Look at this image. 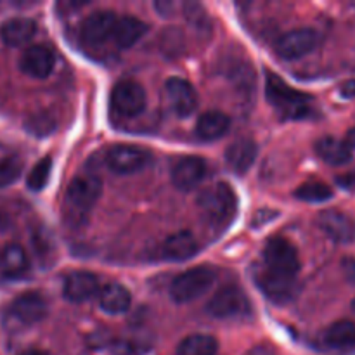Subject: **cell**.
<instances>
[{"instance_id":"obj_1","label":"cell","mask_w":355,"mask_h":355,"mask_svg":"<svg viewBox=\"0 0 355 355\" xmlns=\"http://www.w3.org/2000/svg\"><path fill=\"white\" fill-rule=\"evenodd\" d=\"M198 207L208 224L217 229H224L238 214V198L229 184L218 182L200 194Z\"/></svg>"},{"instance_id":"obj_2","label":"cell","mask_w":355,"mask_h":355,"mask_svg":"<svg viewBox=\"0 0 355 355\" xmlns=\"http://www.w3.org/2000/svg\"><path fill=\"white\" fill-rule=\"evenodd\" d=\"M267 99L286 118H305L311 113V97L288 87L279 76L267 75Z\"/></svg>"},{"instance_id":"obj_3","label":"cell","mask_w":355,"mask_h":355,"mask_svg":"<svg viewBox=\"0 0 355 355\" xmlns=\"http://www.w3.org/2000/svg\"><path fill=\"white\" fill-rule=\"evenodd\" d=\"M215 281V272L210 267H194L179 274L170 284V297L177 304H187L207 293Z\"/></svg>"},{"instance_id":"obj_4","label":"cell","mask_w":355,"mask_h":355,"mask_svg":"<svg viewBox=\"0 0 355 355\" xmlns=\"http://www.w3.org/2000/svg\"><path fill=\"white\" fill-rule=\"evenodd\" d=\"M101 193H103V184L96 175H78L69 182L66 191V203L76 217H82L96 205Z\"/></svg>"},{"instance_id":"obj_5","label":"cell","mask_w":355,"mask_h":355,"mask_svg":"<svg viewBox=\"0 0 355 355\" xmlns=\"http://www.w3.org/2000/svg\"><path fill=\"white\" fill-rule=\"evenodd\" d=\"M153 155L144 148L132 144H116L110 148L106 155V163L114 173L128 175L144 170L151 163Z\"/></svg>"},{"instance_id":"obj_6","label":"cell","mask_w":355,"mask_h":355,"mask_svg":"<svg viewBox=\"0 0 355 355\" xmlns=\"http://www.w3.org/2000/svg\"><path fill=\"white\" fill-rule=\"evenodd\" d=\"M207 311L215 319H234L248 314L250 302L236 286H224L210 298Z\"/></svg>"},{"instance_id":"obj_7","label":"cell","mask_w":355,"mask_h":355,"mask_svg":"<svg viewBox=\"0 0 355 355\" xmlns=\"http://www.w3.org/2000/svg\"><path fill=\"white\" fill-rule=\"evenodd\" d=\"M263 259H266L267 269L281 274V276L295 277L300 270V260H298L297 250L283 238H274L267 243Z\"/></svg>"},{"instance_id":"obj_8","label":"cell","mask_w":355,"mask_h":355,"mask_svg":"<svg viewBox=\"0 0 355 355\" xmlns=\"http://www.w3.org/2000/svg\"><path fill=\"white\" fill-rule=\"evenodd\" d=\"M111 107L123 118L137 116L146 107V90L141 83L130 80L116 83L111 90Z\"/></svg>"},{"instance_id":"obj_9","label":"cell","mask_w":355,"mask_h":355,"mask_svg":"<svg viewBox=\"0 0 355 355\" xmlns=\"http://www.w3.org/2000/svg\"><path fill=\"white\" fill-rule=\"evenodd\" d=\"M319 44V35L312 28H298L288 31L276 42L277 54L288 61H295L314 51Z\"/></svg>"},{"instance_id":"obj_10","label":"cell","mask_w":355,"mask_h":355,"mask_svg":"<svg viewBox=\"0 0 355 355\" xmlns=\"http://www.w3.org/2000/svg\"><path fill=\"white\" fill-rule=\"evenodd\" d=\"M165 96L173 113L180 118L193 114L198 107V94L187 80L172 76L165 83Z\"/></svg>"},{"instance_id":"obj_11","label":"cell","mask_w":355,"mask_h":355,"mask_svg":"<svg viewBox=\"0 0 355 355\" xmlns=\"http://www.w3.org/2000/svg\"><path fill=\"white\" fill-rule=\"evenodd\" d=\"M55 66L54 52L44 45H31L23 52L19 61V68L24 75L31 78L44 80L52 73Z\"/></svg>"},{"instance_id":"obj_12","label":"cell","mask_w":355,"mask_h":355,"mask_svg":"<svg viewBox=\"0 0 355 355\" xmlns=\"http://www.w3.org/2000/svg\"><path fill=\"white\" fill-rule=\"evenodd\" d=\"M10 314L23 324H37L47 315V302L37 291H28L14 298L10 304Z\"/></svg>"},{"instance_id":"obj_13","label":"cell","mask_w":355,"mask_h":355,"mask_svg":"<svg viewBox=\"0 0 355 355\" xmlns=\"http://www.w3.org/2000/svg\"><path fill=\"white\" fill-rule=\"evenodd\" d=\"M319 227L328 238L336 243H352L355 239V224L349 215L338 210H324L318 217Z\"/></svg>"},{"instance_id":"obj_14","label":"cell","mask_w":355,"mask_h":355,"mask_svg":"<svg viewBox=\"0 0 355 355\" xmlns=\"http://www.w3.org/2000/svg\"><path fill=\"white\" fill-rule=\"evenodd\" d=\"M255 281L260 290L267 295L276 304H284L295 295V277L281 276V274L272 272L266 267L255 274Z\"/></svg>"},{"instance_id":"obj_15","label":"cell","mask_w":355,"mask_h":355,"mask_svg":"<svg viewBox=\"0 0 355 355\" xmlns=\"http://www.w3.org/2000/svg\"><path fill=\"white\" fill-rule=\"evenodd\" d=\"M207 175V163L198 156H186L175 163L172 170V182L180 191H193Z\"/></svg>"},{"instance_id":"obj_16","label":"cell","mask_w":355,"mask_h":355,"mask_svg":"<svg viewBox=\"0 0 355 355\" xmlns=\"http://www.w3.org/2000/svg\"><path fill=\"white\" fill-rule=\"evenodd\" d=\"M116 14L111 10H97L90 14L82 24V37L87 44L101 45L113 37L114 26H116Z\"/></svg>"},{"instance_id":"obj_17","label":"cell","mask_w":355,"mask_h":355,"mask_svg":"<svg viewBox=\"0 0 355 355\" xmlns=\"http://www.w3.org/2000/svg\"><path fill=\"white\" fill-rule=\"evenodd\" d=\"M64 297L73 304H82V302L90 300L101 291L99 279L96 274L87 272V270H76L71 272L64 279Z\"/></svg>"},{"instance_id":"obj_18","label":"cell","mask_w":355,"mask_h":355,"mask_svg":"<svg viewBox=\"0 0 355 355\" xmlns=\"http://www.w3.org/2000/svg\"><path fill=\"white\" fill-rule=\"evenodd\" d=\"M322 342L336 352H350L355 349V322L349 319L336 321L322 333Z\"/></svg>"},{"instance_id":"obj_19","label":"cell","mask_w":355,"mask_h":355,"mask_svg":"<svg viewBox=\"0 0 355 355\" xmlns=\"http://www.w3.org/2000/svg\"><path fill=\"white\" fill-rule=\"evenodd\" d=\"M257 153H259V148L252 139H238L225 149V162L231 166L232 172L245 173L252 168Z\"/></svg>"},{"instance_id":"obj_20","label":"cell","mask_w":355,"mask_h":355,"mask_svg":"<svg viewBox=\"0 0 355 355\" xmlns=\"http://www.w3.org/2000/svg\"><path fill=\"white\" fill-rule=\"evenodd\" d=\"M196 238L187 231H180L168 236L162 246V255L172 262H182V260L191 259L193 255H196Z\"/></svg>"},{"instance_id":"obj_21","label":"cell","mask_w":355,"mask_h":355,"mask_svg":"<svg viewBox=\"0 0 355 355\" xmlns=\"http://www.w3.org/2000/svg\"><path fill=\"white\" fill-rule=\"evenodd\" d=\"M149 26L139 17L123 16L116 21V26L113 31L114 44L120 49H130L148 33Z\"/></svg>"},{"instance_id":"obj_22","label":"cell","mask_w":355,"mask_h":355,"mask_svg":"<svg viewBox=\"0 0 355 355\" xmlns=\"http://www.w3.org/2000/svg\"><path fill=\"white\" fill-rule=\"evenodd\" d=\"M132 297L130 291L118 283H110L101 288L99 291V305L107 314H123L130 309Z\"/></svg>"},{"instance_id":"obj_23","label":"cell","mask_w":355,"mask_h":355,"mask_svg":"<svg viewBox=\"0 0 355 355\" xmlns=\"http://www.w3.org/2000/svg\"><path fill=\"white\" fill-rule=\"evenodd\" d=\"M35 33H37V24L30 17H14V19L3 23L2 30H0L2 40L9 47H21L26 42H30L35 37Z\"/></svg>"},{"instance_id":"obj_24","label":"cell","mask_w":355,"mask_h":355,"mask_svg":"<svg viewBox=\"0 0 355 355\" xmlns=\"http://www.w3.org/2000/svg\"><path fill=\"white\" fill-rule=\"evenodd\" d=\"M229 127H231V118L227 114L222 111H207L198 118L196 134L205 141H215L227 134Z\"/></svg>"},{"instance_id":"obj_25","label":"cell","mask_w":355,"mask_h":355,"mask_svg":"<svg viewBox=\"0 0 355 355\" xmlns=\"http://www.w3.org/2000/svg\"><path fill=\"white\" fill-rule=\"evenodd\" d=\"M315 153L322 162L333 166L345 165L352 159V148L345 141H340L336 137H322L321 141H318Z\"/></svg>"},{"instance_id":"obj_26","label":"cell","mask_w":355,"mask_h":355,"mask_svg":"<svg viewBox=\"0 0 355 355\" xmlns=\"http://www.w3.org/2000/svg\"><path fill=\"white\" fill-rule=\"evenodd\" d=\"M30 267L26 252L19 245H7L0 253V272L6 277H19Z\"/></svg>"},{"instance_id":"obj_27","label":"cell","mask_w":355,"mask_h":355,"mask_svg":"<svg viewBox=\"0 0 355 355\" xmlns=\"http://www.w3.org/2000/svg\"><path fill=\"white\" fill-rule=\"evenodd\" d=\"M218 342L210 335H191L177 347V355H215Z\"/></svg>"},{"instance_id":"obj_28","label":"cell","mask_w":355,"mask_h":355,"mask_svg":"<svg viewBox=\"0 0 355 355\" xmlns=\"http://www.w3.org/2000/svg\"><path fill=\"white\" fill-rule=\"evenodd\" d=\"M295 196L302 201H307V203H322V201L331 200L333 191L328 184L321 182V180H312V182L298 187Z\"/></svg>"},{"instance_id":"obj_29","label":"cell","mask_w":355,"mask_h":355,"mask_svg":"<svg viewBox=\"0 0 355 355\" xmlns=\"http://www.w3.org/2000/svg\"><path fill=\"white\" fill-rule=\"evenodd\" d=\"M52 170V159L49 156L42 158L37 165L31 168V172L28 173L26 184L31 191H42L49 182V177H51Z\"/></svg>"},{"instance_id":"obj_30","label":"cell","mask_w":355,"mask_h":355,"mask_svg":"<svg viewBox=\"0 0 355 355\" xmlns=\"http://www.w3.org/2000/svg\"><path fill=\"white\" fill-rule=\"evenodd\" d=\"M21 172H23V162L19 158L9 156V158L0 159V189L16 182Z\"/></svg>"},{"instance_id":"obj_31","label":"cell","mask_w":355,"mask_h":355,"mask_svg":"<svg viewBox=\"0 0 355 355\" xmlns=\"http://www.w3.org/2000/svg\"><path fill=\"white\" fill-rule=\"evenodd\" d=\"M55 127V121L49 116L47 113H40V114H35L31 116L30 120L26 121V128L35 135H47L54 130Z\"/></svg>"},{"instance_id":"obj_32","label":"cell","mask_w":355,"mask_h":355,"mask_svg":"<svg viewBox=\"0 0 355 355\" xmlns=\"http://www.w3.org/2000/svg\"><path fill=\"white\" fill-rule=\"evenodd\" d=\"M146 349H142L139 343L135 342H125V340H121V342H116L113 345V352L114 355H141L144 352Z\"/></svg>"},{"instance_id":"obj_33","label":"cell","mask_w":355,"mask_h":355,"mask_svg":"<svg viewBox=\"0 0 355 355\" xmlns=\"http://www.w3.org/2000/svg\"><path fill=\"white\" fill-rule=\"evenodd\" d=\"M342 269H343V274H345L347 279H349L350 283H355V259H352V257H349V259H343Z\"/></svg>"},{"instance_id":"obj_34","label":"cell","mask_w":355,"mask_h":355,"mask_svg":"<svg viewBox=\"0 0 355 355\" xmlns=\"http://www.w3.org/2000/svg\"><path fill=\"white\" fill-rule=\"evenodd\" d=\"M246 355H276V350H274L270 345H266V343H263V345L253 347L252 350L246 352Z\"/></svg>"},{"instance_id":"obj_35","label":"cell","mask_w":355,"mask_h":355,"mask_svg":"<svg viewBox=\"0 0 355 355\" xmlns=\"http://www.w3.org/2000/svg\"><path fill=\"white\" fill-rule=\"evenodd\" d=\"M340 92H342V96L347 97V99H352V97H355V80H349V82L343 83Z\"/></svg>"},{"instance_id":"obj_36","label":"cell","mask_w":355,"mask_h":355,"mask_svg":"<svg viewBox=\"0 0 355 355\" xmlns=\"http://www.w3.org/2000/svg\"><path fill=\"white\" fill-rule=\"evenodd\" d=\"M345 142L350 146V148L355 149V128H352V130H349V134H347Z\"/></svg>"},{"instance_id":"obj_37","label":"cell","mask_w":355,"mask_h":355,"mask_svg":"<svg viewBox=\"0 0 355 355\" xmlns=\"http://www.w3.org/2000/svg\"><path fill=\"white\" fill-rule=\"evenodd\" d=\"M19 355H49V354L45 352V350H40V349H28Z\"/></svg>"},{"instance_id":"obj_38","label":"cell","mask_w":355,"mask_h":355,"mask_svg":"<svg viewBox=\"0 0 355 355\" xmlns=\"http://www.w3.org/2000/svg\"><path fill=\"white\" fill-rule=\"evenodd\" d=\"M352 311H354V314H355V298H354V302H352Z\"/></svg>"}]
</instances>
